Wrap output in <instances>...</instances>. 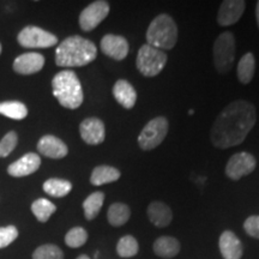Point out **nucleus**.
I'll return each mask as SVG.
<instances>
[{
  "label": "nucleus",
  "instance_id": "4",
  "mask_svg": "<svg viewBox=\"0 0 259 259\" xmlns=\"http://www.w3.org/2000/svg\"><path fill=\"white\" fill-rule=\"evenodd\" d=\"M148 45L157 50H171L178 41V27L169 15L161 14L155 17L145 34Z\"/></svg>",
  "mask_w": 259,
  "mask_h": 259
},
{
  "label": "nucleus",
  "instance_id": "13",
  "mask_svg": "<svg viewBox=\"0 0 259 259\" xmlns=\"http://www.w3.org/2000/svg\"><path fill=\"white\" fill-rule=\"evenodd\" d=\"M246 9V3L242 0H226L220 6L218 23L221 27H229L235 24L241 18Z\"/></svg>",
  "mask_w": 259,
  "mask_h": 259
},
{
  "label": "nucleus",
  "instance_id": "5",
  "mask_svg": "<svg viewBox=\"0 0 259 259\" xmlns=\"http://www.w3.org/2000/svg\"><path fill=\"white\" fill-rule=\"evenodd\" d=\"M213 66L221 74H227L232 70L235 59V38L231 31L220 34L212 47Z\"/></svg>",
  "mask_w": 259,
  "mask_h": 259
},
{
  "label": "nucleus",
  "instance_id": "8",
  "mask_svg": "<svg viewBox=\"0 0 259 259\" xmlns=\"http://www.w3.org/2000/svg\"><path fill=\"white\" fill-rule=\"evenodd\" d=\"M18 42L24 48H48L56 46L58 37L35 25H28L18 34Z\"/></svg>",
  "mask_w": 259,
  "mask_h": 259
},
{
  "label": "nucleus",
  "instance_id": "6",
  "mask_svg": "<svg viewBox=\"0 0 259 259\" xmlns=\"http://www.w3.org/2000/svg\"><path fill=\"white\" fill-rule=\"evenodd\" d=\"M167 60V54L163 51L145 44L139 48L136 67L144 77H155L162 72Z\"/></svg>",
  "mask_w": 259,
  "mask_h": 259
},
{
  "label": "nucleus",
  "instance_id": "19",
  "mask_svg": "<svg viewBox=\"0 0 259 259\" xmlns=\"http://www.w3.org/2000/svg\"><path fill=\"white\" fill-rule=\"evenodd\" d=\"M148 218L154 226L167 227L173 220V212L167 204L162 202H153L148 206Z\"/></svg>",
  "mask_w": 259,
  "mask_h": 259
},
{
  "label": "nucleus",
  "instance_id": "30",
  "mask_svg": "<svg viewBox=\"0 0 259 259\" xmlns=\"http://www.w3.org/2000/svg\"><path fill=\"white\" fill-rule=\"evenodd\" d=\"M32 259H64V253L58 246L46 244L35 250Z\"/></svg>",
  "mask_w": 259,
  "mask_h": 259
},
{
  "label": "nucleus",
  "instance_id": "31",
  "mask_svg": "<svg viewBox=\"0 0 259 259\" xmlns=\"http://www.w3.org/2000/svg\"><path fill=\"white\" fill-rule=\"evenodd\" d=\"M18 142L17 134L15 131H10L0 142V157H6L14 151Z\"/></svg>",
  "mask_w": 259,
  "mask_h": 259
},
{
  "label": "nucleus",
  "instance_id": "15",
  "mask_svg": "<svg viewBox=\"0 0 259 259\" xmlns=\"http://www.w3.org/2000/svg\"><path fill=\"white\" fill-rule=\"evenodd\" d=\"M38 153L44 156L54 158V160H59V158H64L69 154V149L67 145L64 143L61 139L54 136H44L37 143Z\"/></svg>",
  "mask_w": 259,
  "mask_h": 259
},
{
  "label": "nucleus",
  "instance_id": "26",
  "mask_svg": "<svg viewBox=\"0 0 259 259\" xmlns=\"http://www.w3.org/2000/svg\"><path fill=\"white\" fill-rule=\"evenodd\" d=\"M0 114L14 120H22L28 115V108L19 101H6L0 103Z\"/></svg>",
  "mask_w": 259,
  "mask_h": 259
},
{
  "label": "nucleus",
  "instance_id": "33",
  "mask_svg": "<svg viewBox=\"0 0 259 259\" xmlns=\"http://www.w3.org/2000/svg\"><path fill=\"white\" fill-rule=\"evenodd\" d=\"M244 229L252 238L259 239V215H252L244 223Z\"/></svg>",
  "mask_w": 259,
  "mask_h": 259
},
{
  "label": "nucleus",
  "instance_id": "7",
  "mask_svg": "<svg viewBox=\"0 0 259 259\" xmlns=\"http://www.w3.org/2000/svg\"><path fill=\"white\" fill-rule=\"evenodd\" d=\"M168 120L164 116H156L144 126L138 136V145L142 150L149 151L158 147L168 134Z\"/></svg>",
  "mask_w": 259,
  "mask_h": 259
},
{
  "label": "nucleus",
  "instance_id": "24",
  "mask_svg": "<svg viewBox=\"0 0 259 259\" xmlns=\"http://www.w3.org/2000/svg\"><path fill=\"white\" fill-rule=\"evenodd\" d=\"M105 202V193L100 192H94L90 194L89 197H87V199L83 202V209H84V216L88 221H92L99 215V212L101 211V208Z\"/></svg>",
  "mask_w": 259,
  "mask_h": 259
},
{
  "label": "nucleus",
  "instance_id": "20",
  "mask_svg": "<svg viewBox=\"0 0 259 259\" xmlns=\"http://www.w3.org/2000/svg\"><path fill=\"white\" fill-rule=\"evenodd\" d=\"M153 250L161 258H173L180 252V242L173 236H161L154 242Z\"/></svg>",
  "mask_w": 259,
  "mask_h": 259
},
{
  "label": "nucleus",
  "instance_id": "29",
  "mask_svg": "<svg viewBox=\"0 0 259 259\" xmlns=\"http://www.w3.org/2000/svg\"><path fill=\"white\" fill-rule=\"evenodd\" d=\"M88 240V233L82 227H74L65 235V244L69 247L78 248Z\"/></svg>",
  "mask_w": 259,
  "mask_h": 259
},
{
  "label": "nucleus",
  "instance_id": "34",
  "mask_svg": "<svg viewBox=\"0 0 259 259\" xmlns=\"http://www.w3.org/2000/svg\"><path fill=\"white\" fill-rule=\"evenodd\" d=\"M255 19H257V24L259 28V2L257 3V6H255Z\"/></svg>",
  "mask_w": 259,
  "mask_h": 259
},
{
  "label": "nucleus",
  "instance_id": "14",
  "mask_svg": "<svg viewBox=\"0 0 259 259\" xmlns=\"http://www.w3.org/2000/svg\"><path fill=\"white\" fill-rule=\"evenodd\" d=\"M41 166V158L37 154L29 153L22 156L19 160L10 164L8 168V173L11 177L22 178L30 176L35 173Z\"/></svg>",
  "mask_w": 259,
  "mask_h": 259
},
{
  "label": "nucleus",
  "instance_id": "25",
  "mask_svg": "<svg viewBox=\"0 0 259 259\" xmlns=\"http://www.w3.org/2000/svg\"><path fill=\"white\" fill-rule=\"evenodd\" d=\"M72 190V184L70 181L64 179H58V178H52L45 181L44 191L47 194L56 198H61V197L67 196Z\"/></svg>",
  "mask_w": 259,
  "mask_h": 259
},
{
  "label": "nucleus",
  "instance_id": "35",
  "mask_svg": "<svg viewBox=\"0 0 259 259\" xmlns=\"http://www.w3.org/2000/svg\"><path fill=\"white\" fill-rule=\"evenodd\" d=\"M77 259H90V258L88 257V255H85V254H82V255H79V257L77 258Z\"/></svg>",
  "mask_w": 259,
  "mask_h": 259
},
{
  "label": "nucleus",
  "instance_id": "1",
  "mask_svg": "<svg viewBox=\"0 0 259 259\" xmlns=\"http://www.w3.org/2000/svg\"><path fill=\"white\" fill-rule=\"evenodd\" d=\"M255 107L245 100L229 103L213 121L210 141L213 147L228 149L241 144L255 124Z\"/></svg>",
  "mask_w": 259,
  "mask_h": 259
},
{
  "label": "nucleus",
  "instance_id": "28",
  "mask_svg": "<svg viewBox=\"0 0 259 259\" xmlns=\"http://www.w3.org/2000/svg\"><path fill=\"white\" fill-rule=\"evenodd\" d=\"M138 242L132 235H125L116 245V252L122 258H131L138 253Z\"/></svg>",
  "mask_w": 259,
  "mask_h": 259
},
{
  "label": "nucleus",
  "instance_id": "23",
  "mask_svg": "<svg viewBox=\"0 0 259 259\" xmlns=\"http://www.w3.org/2000/svg\"><path fill=\"white\" fill-rule=\"evenodd\" d=\"M130 216H131V210L124 203L112 204L107 212V219L113 227L124 226L125 223H127Z\"/></svg>",
  "mask_w": 259,
  "mask_h": 259
},
{
  "label": "nucleus",
  "instance_id": "36",
  "mask_svg": "<svg viewBox=\"0 0 259 259\" xmlns=\"http://www.w3.org/2000/svg\"><path fill=\"white\" fill-rule=\"evenodd\" d=\"M189 114H190V115H192V114H193V109H190V112H189Z\"/></svg>",
  "mask_w": 259,
  "mask_h": 259
},
{
  "label": "nucleus",
  "instance_id": "3",
  "mask_svg": "<svg viewBox=\"0 0 259 259\" xmlns=\"http://www.w3.org/2000/svg\"><path fill=\"white\" fill-rule=\"evenodd\" d=\"M53 95L65 108L77 109L83 103V89L77 74L72 70L58 72L52 80Z\"/></svg>",
  "mask_w": 259,
  "mask_h": 259
},
{
  "label": "nucleus",
  "instance_id": "2",
  "mask_svg": "<svg viewBox=\"0 0 259 259\" xmlns=\"http://www.w3.org/2000/svg\"><path fill=\"white\" fill-rule=\"evenodd\" d=\"M97 48L93 41L78 35L61 42L56 51V64L60 67L85 66L96 59Z\"/></svg>",
  "mask_w": 259,
  "mask_h": 259
},
{
  "label": "nucleus",
  "instance_id": "16",
  "mask_svg": "<svg viewBox=\"0 0 259 259\" xmlns=\"http://www.w3.org/2000/svg\"><path fill=\"white\" fill-rule=\"evenodd\" d=\"M45 65V57L40 53H24L14 61V70L19 74H32L42 70Z\"/></svg>",
  "mask_w": 259,
  "mask_h": 259
},
{
  "label": "nucleus",
  "instance_id": "21",
  "mask_svg": "<svg viewBox=\"0 0 259 259\" xmlns=\"http://www.w3.org/2000/svg\"><path fill=\"white\" fill-rule=\"evenodd\" d=\"M120 179V171L111 166H97L94 168L90 183L95 186H101L105 184L114 183Z\"/></svg>",
  "mask_w": 259,
  "mask_h": 259
},
{
  "label": "nucleus",
  "instance_id": "22",
  "mask_svg": "<svg viewBox=\"0 0 259 259\" xmlns=\"http://www.w3.org/2000/svg\"><path fill=\"white\" fill-rule=\"evenodd\" d=\"M255 71V59L254 56L248 52L244 57L241 58L238 64V69H236V74H238V79L242 84H248L253 78Z\"/></svg>",
  "mask_w": 259,
  "mask_h": 259
},
{
  "label": "nucleus",
  "instance_id": "27",
  "mask_svg": "<svg viewBox=\"0 0 259 259\" xmlns=\"http://www.w3.org/2000/svg\"><path fill=\"white\" fill-rule=\"evenodd\" d=\"M31 211L37 219V221L47 222L51 216L57 211V206L51 200L40 198L31 204Z\"/></svg>",
  "mask_w": 259,
  "mask_h": 259
},
{
  "label": "nucleus",
  "instance_id": "17",
  "mask_svg": "<svg viewBox=\"0 0 259 259\" xmlns=\"http://www.w3.org/2000/svg\"><path fill=\"white\" fill-rule=\"evenodd\" d=\"M220 251L225 259H240L242 257V244L231 231L223 232L220 236Z\"/></svg>",
  "mask_w": 259,
  "mask_h": 259
},
{
  "label": "nucleus",
  "instance_id": "12",
  "mask_svg": "<svg viewBox=\"0 0 259 259\" xmlns=\"http://www.w3.org/2000/svg\"><path fill=\"white\" fill-rule=\"evenodd\" d=\"M79 134L87 144L99 145L105 141V124L99 118H87L80 122Z\"/></svg>",
  "mask_w": 259,
  "mask_h": 259
},
{
  "label": "nucleus",
  "instance_id": "9",
  "mask_svg": "<svg viewBox=\"0 0 259 259\" xmlns=\"http://www.w3.org/2000/svg\"><path fill=\"white\" fill-rule=\"evenodd\" d=\"M257 161L250 153H236L229 158L226 164V174L229 179L240 180L242 177L248 176L255 169Z\"/></svg>",
  "mask_w": 259,
  "mask_h": 259
},
{
  "label": "nucleus",
  "instance_id": "11",
  "mask_svg": "<svg viewBox=\"0 0 259 259\" xmlns=\"http://www.w3.org/2000/svg\"><path fill=\"white\" fill-rule=\"evenodd\" d=\"M100 47H101L102 53L105 56L118 61L124 60L127 57L130 51L127 40L124 36H120V35L113 34L105 35L102 37Z\"/></svg>",
  "mask_w": 259,
  "mask_h": 259
},
{
  "label": "nucleus",
  "instance_id": "10",
  "mask_svg": "<svg viewBox=\"0 0 259 259\" xmlns=\"http://www.w3.org/2000/svg\"><path fill=\"white\" fill-rule=\"evenodd\" d=\"M109 4L103 0L94 2L80 12L79 27L84 31H92L99 25L109 14Z\"/></svg>",
  "mask_w": 259,
  "mask_h": 259
},
{
  "label": "nucleus",
  "instance_id": "18",
  "mask_svg": "<svg viewBox=\"0 0 259 259\" xmlns=\"http://www.w3.org/2000/svg\"><path fill=\"white\" fill-rule=\"evenodd\" d=\"M113 95L119 105L126 109L134 108L137 101V92L132 84L125 79L116 80L113 87Z\"/></svg>",
  "mask_w": 259,
  "mask_h": 259
},
{
  "label": "nucleus",
  "instance_id": "32",
  "mask_svg": "<svg viewBox=\"0 0 259 259\" xmlns=\"http://www.w3.org/2000/svg\"><path fill=\"white\" fill-rule=\"evenodd\" d=\"M18 236V229L15 226H6L0 228V248L8 247Z\"/></svg>",
  "mask_w": 259,
  "mask_h": 259
},
{
  "label": "nucleus",
  "instance_id": "37",
  "mask_svg": "<svg viewBox=\"0 0 259 259\" xmlns=\"http://www.w3.org/2000/svg\"><path fill=\"white\" fill-rule=\"evenodd\" d=\"M0 53H2V45H0Z\"/></svg>",
  "mask_w": 259,
  "mask_h": 259
}]
</instances>
